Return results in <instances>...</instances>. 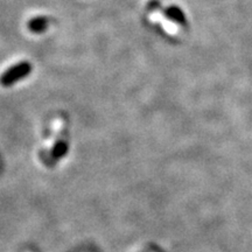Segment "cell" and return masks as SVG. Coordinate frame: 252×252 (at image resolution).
<instances>
[{
  "mask_svg": "<svg viewBox=\"0 0 252 252\" xmlns=\"http://www.w3.org/2000/svg\"><path fill=\"white\" fill-rule=\"evenodd\" d=\"M33 71V65L28 61H20L6 69L0 75V86L4 88L13 87L15 83L25 80Z\"/></svg>",
  "mask_w": 252,
  "mask_h": 252,
  "instance_id": "6da1fadb",
  "label": "cell"
},
{
  "mask_svg": "<svg viewBox=\"0 0 252 252\" xmlns=\"http://www.w3.org/2000/svg\"><path fill=\"white\" fill-rule=\"evenodd\" d=\"M50 25L49 18L43 17V15H37V17L32 18L27 23L28 31L34 34H42L48 30Z\"/></svg>",
  "mask_w": 252,
  "mask_h": 252,
  "instance_id": "3957f363",
  "label": "cell"
},
{
  "mask_svg": "<svg viewBox=\"0 0 252 252\" xmlns=\"http://www.w3.org/2000/svg\"><path fill=\"white\" fill-rule=\"evenodd\" d=\"M163 14H165L167 19H169V20L175 23L176 25H180L182 27H186L188 25L187 18H186L184 11L179 6H168V7L163 9Z\"/></svg>",
  "mask_w": 252,
  "mask_h": 252,
  "instance_id": "7a4b0ae2",
  "label": "cell"
}]
</instances>
